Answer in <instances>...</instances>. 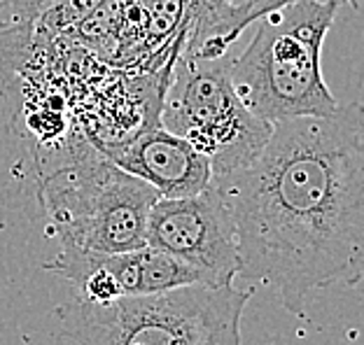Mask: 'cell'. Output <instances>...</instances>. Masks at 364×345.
<instances>
[{"label": "cell", "mask_w": 364, "mask_h": 345, "mask_svg": "<svg viewBox=\"0 0 364 345\" xmlns=\"http://www.w3.org/2000/svg\"><path fill=\"white\" fill-rule=\"evenodd\" d=\"M252 290L187 285L94 303L82 297L54 308L61 339L77 345H243L241 319Z\"/></svg>", "instance_id": "cell-3"}, {"label": "cell", "mask_w": 364, "mask_h": 345, "mask_svg": "<svg viewBox=\"0 0 364 345\" xmlns=\"http://www.w3.org/2000/svg\"><path fill=\"white\" fill-rule=\"evenodd\" d=\"M159 194L112 163L96 145L40 180L38 215L61 248L103 254L147 245V219Z\"/></svg>", "instance_id": "cell-4"}, {"label": "cell", "mask_w": 364, "mask_h": 345, "mask_svg": "<svg viewBox=\"0 0 364 345\" xmlns=\"http://www.w3.org/2000/svg\"><path fill=\"white\" fill-rule=\"evenodd\" d=\"M238 236V278L294 317L313 292L364 275V108L276 121L245 168L213 177Z\"/></svg>", "instance_id": "cell-1"}, {"label": "cell", "mask_w": 364, "mask_h": 345, "mask_svg": "<svg viewBox=\"0 0 364 345\" xmlns=\"http://www.w3.org/2000/svg\"><path fill=\"white\" fill-rule=\"evenodd\" d=\"M147 245L196 268L203 285H231L241 268L234 217L215 182L201 194L156 201L147 219Z\"/></svg>", "instance_id": "cell-6"}, {"label": "cell", "mask_w": 364, "mask_h": 345, "mask_svg": "<svg viewBox=\"0 0 364 345\" xmlns=\"http://www.w3.org/2000/svg\"><path fill=\"white\" fill-rule=\"evenodd\" d=\"M343 5H353V7H358L360 3H358V0H343Z\"/></svg>", "instance_id": "cell-13"}, {"label": "cell", "mask_w": 364, "mask_h": 345, "mask_svg": "<svg viewBox=\"0 0 364 345\" xmlns=\"http://www.w3.org/2000/svg\"><path fill=\"white\" fill-rule=\"evenodd\" d=\"M229 63V54L220 59L178 54L159 112L161 126L210 159L213 177L245 168L267 145L273 128L236 94Z\"/></svg>", "instance_id": "cell-5"}, {"label": "cell", "mask_w": 364, "mask_h": 345, "mask_svg": "<svg viewBox=\"0 0 364 345\" xmlns=\"http://www.w3.org/2000/svg\"><path fill=\"white\" fill-rule=\"evenodd\" d=\"M98 257L117 280L122 297H147V294H161L178 290V287L203 283L196 268L152 245L117 254L98 252Z\"/></svg>", "instance_id": "cell-8"}, {"label": "cell", "mask_w": 364, "mask_h": 345, "mask_svg": "<svg viewBox=\"0 0 364 345\" xmlns=\"http://www.w3.org/2000/svg\"><path fill=\"white\" fill-rule=\"evenodd\" d=\"M296 0H222L201 23L185 31V45L180 54L194 59H220L241 33L264 14L280 10Z\"/></svg>", "instance_id": "cell-9"}, {"label": "cell", "mask_w": 364, "mask_h": 345, "mask_svg": "<svg viewBox=\"0 0 364 345\" xmlns=\"http://www.w3.org/2000/svg\"><path fill=\"white\" fill-rule=\"evenodd\" d=\"M56 0H0V26H33Z\"/></svg>", "instance_id": "cell-11"}, {"label": "cell", "mask_w": 364, "mask_h": 345, "mask_svg": "<svg viewBox=\"0 0 364 345\" xmlns=\"http://www.w3.org/2000/svg\"><path fill=\"white\" fill-rule=\"evenodd\" d=\"M222 0H189L187 5V21H185V31L201 23L205 16H208L215 7H218Z\"/></svg>", "instance_id": "cell-12"}, {"label": "cell", "mask_w": 364, "mask_h": 345, "mask_svg": "<svg viewBox=\"0 0 364 345\" xmlns=\"http://www.w3.org/2000/svg\"><path fill=\"white\" fill-rule=\"evenodd\" d=\"M343 0H296L257 19L250 45L229 63L236 94L257 117L283 121L338 108L322 75V47Z\"/></svg>", "instance_id": "cell-2"}, {"label": "cell", "mask_w": 364, "mask_h": 345, "mask_svg": "<svg viewBox=\"0 0 364 345\" xmlns=\"http://www.w3.org/2000/svg\"><path fill=\"white\" fill-rule=\"evenodd\" d=\"M98 3H101V0H56V3L49 7L47 12H43V16L33 23V28L47 40L61 38L75 26L77 21L85 19Z\"/></svg>", "instance_id": "cell-10"}, {"label": "cell", "mask_w": 364, "mask_h": 345, "mask_svg": "<svg viewBox=\"0 0 364 345\" xmlns=\"http://www.w3.org/2000/svg\"><path fill=\"white\" fill-rule=\"evenodd\" d=\"M105 157L131 175L152 185L159 199L201 194L213 182L210 159L182 136L161 126V121L145 126Z\"/></svg>", "instance_id": "cell-7"}]
</instances>
